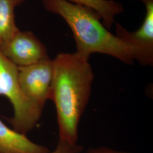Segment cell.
Wrapping results in <instances>:
<instances>
[{
    "instance_id": "1",
    "label": "cell",
    "mask_w": 153,
    "mask_h": 153,
    "mask_svg": "<svg viewBox=\"0 0 153 153\" xmlns=\"http://www.w3.org/2000/svg\"><path fill=\"white\" fill-rule=\"evenodd\" d=\"M53 60L50 99L57 114L59 140L77 143L78 126L90 97L94 74L88 59L61 53Z\"/></svg>"
},
{
    "instance_id": "2",
    "label": "cell",
    "mask_w": 153,
    "mask_h": 153,
    "mask_svg": "<svg viewBox=\"0 0 153 153\" xmlns=\"http://www.w3.org/2000/svg\"><path fill=\"white\" fill-rule=\"evenodd\" d=\"M45 9L61 16L71 28L76 52L89 59L94 53L112 56L131 65L134 60L129 47L105 27L95 12L67 0H42Z\"/></svg>"
},
{
    "instance_id": "3",
    "label": "cell",
    "mask_w": 153,
    "mask_h": 153,
    "mask_svg": "<svg viewBox=\"0 0 153 153\" xmlns=\"http://www.w3.org/2000/svg\"><path fill=\"white\" fill-rule=\"evenodd\" d=\"M0 95L8 99L13 116L7 120L14 131L26 135L36 125L43 108L25 96L18 80V67L0 52Z\"/></svg>"
},
{
    "instance_id": "4",
    "label": "cell",
    "mask_w": 153,
    "mask_h": 153,
    "mask_svg": "<svg viewBox=\"0 0 153 153\" xmlns=\"http://www.w3.org/2000/svg\"><path fill=\"white\" fill-rule=\"evenodd\" d=\"M145 6L146 14L141 27L131 32L115 22V35L129 47L134 61L141 65H153V0H139Z\"/></svg>"
},
{
    "instance_id": "5",
    "label": "cell",
    "mask_w": 153,
    "mask_h": 153,
    "mask_svg": "<svg viewBox=\"0 0 153 153\" xmlns=\"http://www.w3.org/2000/svg\"><path fill=\"white\" fill-rule=\"evenodd\" d=\"M18 80L25 96L43 108L50 94L53 78V60L49 57L30 65L18 67Z\"/></svg>"
},
{
    "instance_id": "6",
    "label": "cell",
    "mask_w": 153,
    "mask_h": 153,
    "mask_svg": "<svg viewBox=\"0 0 153 153\" xmlns=\"http://www.w3.org/2000/svg\"><path fill=\"white\" fill-rule=\"evenodd\" d=\"M0 52L17 67L49 57L45 46L33 33L20 30L0 44Z\"/></svg>"
},
{
    "instance_id": "7",
    "label": "cell",
    "mask_w": 153,
    "mask_h": 153,
    "mask_svg": "<svg viewBox=\"0 0 153 153\" xmlns=\"http://www.w3.org/2000/svg\"><path fill=\"white\" fill-rule=\"evenodd\" d=\"M45 146L28 139L6 125L0 119V153H48Z\"/></svg>"
},
{
    "instance_id": "8",
    "label": "cell",
    "mask_w": 153,
    "mask_h": 153,
    "mask_svg": "<svg viewBox=\"0 0 153 153\" xmlns=\"http://www.w3.org/2000/svg\"><path fill=\"white\" fill-rule=\"evenodd\" d=\"M73 4L82 6L95 12L103 21L108 30L115 23V18L124 12L121 4L114 0H67Z\"/></svg>"
},
{
    "instance_id": "9",
    "label": "cell",
    "mask_w": 153,
    "mask_h": 153,
    "mask_svg": "<svg viewBox=\"0 0 153 153\" xmlns=\"http://www.w3.org/2000/svg\"><path fill=\"white\" fill-rule=\"evenodd\" d=\"M15 6L12 0H0V44L19 31L15 22Z\"/></svg>"
},
{
    "instance_id": "10",
    "label": "cell",
    "mask_w": 153,
    "mask_h": 153,
    "mask_svg": "<svg viewBox=\"0 0 153 153\" xmlns=\"http://www.w3.org/2000/svg\"><path fill=\"white\" fill-rule=\"evenodd\" d=\"M83 147L77 143L72 144L59 140L58 143L53 151L48 153H81Z\"/></svg>"
},
{
    "instance_id": "11",
    "label": "cell",
    "mask_w": 153,
    "mask_h": 153,
    "mask_svg": "<svg viewBox=\"0 0 153 153\" xmlns=\"http://www.w3.org/2000/svg\"><path fill=\"white\" fill-rule=\"evenodd\" d=\"M84 153H131L125 151L115 150L112 148L105 146H102L98 148H90Z\"/></svg>"
},
{
    "instance_id": "12",
    "label": "cell",
    "mask_w": 153,
    "mask_h": 153,
    "mask_svg": "<svg viewBox=\"0 0 153 153\" xmlns=\"http://www.w3.org/2000/svg\"><path fill=\"white\" fill-rule=\"evenodd\" d=\"M12 1H13V2L14 3V4L16 6L21 4L22 2H23L25 0H12Z\"/></svg>"
}]
</instances>
